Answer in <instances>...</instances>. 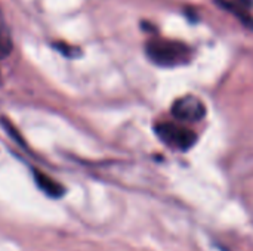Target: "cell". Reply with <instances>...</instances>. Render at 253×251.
<instances>
[{"mask_svg":"<svg viewBox=\"0 0 253 251\" xmlns=\"http://www.w3.org/2000/svg\"><path fill=\"white\" fill-rule=\"evenodd\" d=\"M145 47L148 58L160 67L182 65L187 64L191 56V50L188 46L173 40L151 38Z\"/></svg>","mask_w":253,"mask_h":251,"instance_id":"cell-1","label":"cell"},{"mask_svg":"<svg viewBox=\"0 0 253 251\" xmlns=\"http://www.w3.org/2000/svg\"><path fill=\"white\" fill-rule=\"evenodd\" d=\"M154 130H156V135L165 143L173 148L182 149V151L190 149L197 141V136L194 132H191L190 129L181 127L178 124H173V123H160L156 126Z\"/></svg>","mask_w":253,"mask_h":251,"instance_id":"cell-2","label":"cell"},{"mask_svg":"<svg viewBox=\"0 0 253 251\" xmlns=\"http://www.w3.org/2000/svg\"><path fill=\"white\" fill-rule=\"evenodd\" d=\"M172 115L181 121H200L206 115V107L193 95L182 96L172 105Z\"/></svg>","mask_w":253,"mask_h":251,"instance_id":"cell-3","label":"cell"},{"mask_svg":"<svg viewBox=\"0 0 253 251\" xmlns=\"http://www.w3.org/2000/svg\"><path fill=\"white\" fill-rule=\"evenodd\" d=\"M33 173H34V179H36L37 186H39L46 195H49V197H52V198H59V197H62V194H64L62 185H59V183L55 182L52 178H49L47 175H44V173H42V172H39V170H34Z\"/></svg>","mask_w":253,"mask_h":251,"instance_id":"cell-4","label":"cell"},{"mask_svg":"<svg viewBox=\"0 0 253 251\" xmlns=\"http://www.w3.org/2000/svg\"><path fill=\"white\" fill-rule=\"evenodd\" d=\"M10 50H12V37L6 19L3 16V12L0 9V59L6 58L10 53Z\"/></svg>","mask_w":253,"mask_h":251,"instance_id":"cell-5","label":"cell"},{"mask_svg":"<svg viewBox=\"0 0 253 251\" xmlns=\"http://www.w3.org/2000/svg\"><path fill=\"white\" fill-rule=\"evenodd\" d=\"M55 47H56V50H59V52H62L65 56H73L74 53V47H71V46H68V44H64V43H56L55 44Z\"/></svg>","mask_w":253,"mask_h":251,"instance_id":"cell-6","label":"cell"},{"mask_svg":"<svg viewBox=\"0 0 253 251\" xmlns=\"http://www.w3.org/2000/svg\"><path fill=\"white\" fill-rule=\"evenodd\" d=\"M4 126H6V129L9 130V133H10V132H15V130H13V127H12V126H9L7 123H4ZM12 136H13L15 139H18V141L21 142V139H19V136H18V135H15V133H12Z\"/></svg>","mask_w":253,"mask_h":251,"instance_id":"cell-7","label":"cell"},{"mask_svg":"<svg viewBox=\"0 0 253 251\" xmlns=\"http://www.w3.org/2000/svg\"><path fill=\"white\" fill-rule=\"evenodd\" d=\"M240 3H248V1H251V0H239Z\"/></svg>","mask_w":253,"mask_h":251,"instance_id":"cell-8","label":"cell"}]
</instances>
